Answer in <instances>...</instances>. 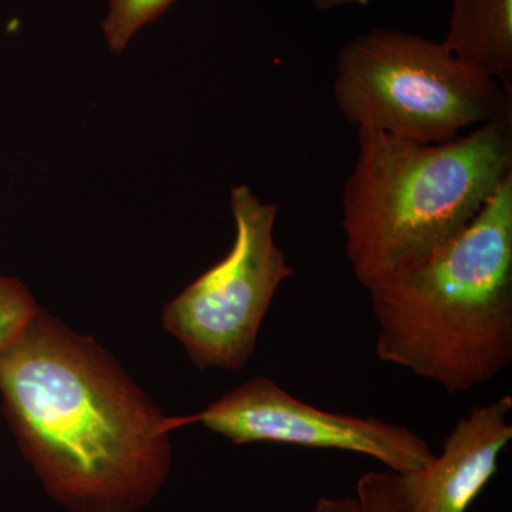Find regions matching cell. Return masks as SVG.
<instances>
[{
    "instance_id": "8992f818",
    "label": "cell",
    "mask_w": 512,
    "mask_h": 512,
    "mask_svg": "<svg viewBox=\"0 0 512 512\" xmlns=\"http://www.w3.org/2000/svg\"><path fill=\"white\" fill-rule=\"evenodd\" d=\"M190 424H201L237 446L269 443L359 454L399 476L436 456L429 441L409 427L319 409L268 377L248 380L201 412L171 417L174 430Z\"/></svg>"
},
{
    "instance_id": "8fae6325",
    "label": "cell",
    "mask_w": 512,
    "mask_h": 512,
    "mask_svg": "<svg viewBox=\"0 0 512 512\" xmlns=\"http://www.w3.org/2000/svg\"><path fill=\"white\" fill-rule=\"evenodd\" d=\"M39 309L28 286L18 279L0 275V346L18 335Z\"/></svg>"
},
{
    "instance_id": "5b68a950",
    "label": "cell",
    "mask_w": 512,
    "mask_h": 512,
    "mask_svg": "<svg viewBox=\"0 0 512 512\" xmlns=\"http://www.w3.org/2000/svg\"><path fill=\"white\" fill-rule=\"evenodd\" d=\"M235 239L217 265L165 303L161 322L200 370L247 366L276 292L293 275L275 241L278 205L247 184L231 190Z\"/></svg>"
},
{
    "instance_id": "6da1fadb",
    "label": "cell",
    "mask_w": 512,
    "mask_h": 512,
    "mask_svg": "<svg viewBox=\"0 0 512 512\" xmlns=\"http://www.w3.org/2000/svg\"><path fill=\"white\" fill-rule=\"evenodd\" d=\"M0 402L20 453L67 512H140L173 466L170 417L92 336L40 308L0 346Z\"/></svg>"
},
{
    "instance_id": "52a82bcc",
    "label": "cell",
    "mask_w": 512,
    "mask_h": 512,
    "mask_svg": "<svg viewBox=\"0 0 512 512\" xmlns=\"http://www.w3.org/2000/svg\"><path fill=\"white\" fill-rule=\"evenodd\" d=\"M512 396L504 394L461 417L440 456L399 476L407 512H467L498 471V460L512 440Z\"/></svg>"
},
{
    "instance_id": "3957f363",
    "label": "cell",
    "mask_w": 512,
    "mask_h": 512,
    "mask_svg": "<svg viewBox=\"0 0 512 512\" xmlns=\"http://www.w3.org/2000/svg\"><path fill=\"white\" fill-rule=\"evenodd\" d=\"M512 173V113L440 144L372 128L342 197L346 258L367 293L429 258L477 217Z\"/></svg>"
},
{
    "instance_id": "7a4b0ae2",
    "label": "cell",
    "mask_w": 512,
    "mask_h": 512,
    "mask_svg": "<svg viewBox=\"0 0 512 512\" xmlns=\"http://www.w3.org/2000/svg\"><path fill=\"white\" fill-rule=\"evenodd\" d=\"M369 296L382 362L451 394L501 375L512 363V173L457 237Z\"/></svg>"
},
{
    "instance_id": "30bf717a",
    "label": "cell",
    "mask_w": 512,
    "mask_h": 512,
    "mask_svg": "<svg viewBox=\"0 0 512 512\" xmlns=\"http://www.w3.org/2000/svg\"><path fill=\"white\" fill-rule=\"evenodd\" d=\"M356 512H407L399 477L392 471H367L356 481Z\"/></svg>"
},
{
    "instance_id": "9c48e42d",
    "label": "cell",
    "mask_w": 512,
    "mask_h": 512,
    "mask_svg": "<svg viewBox=\"0 0 512 512\" xmlns=\"http://www.w3.org/2000/svg\"><path fill=\"white\" fill-rule=\"evenodd\" d=\"M175 0H110L103 22L104 37L110 52L120 53L138 30L154 22Z\"/></svg>"
},
{
    "instance_id": "ba28073f",
    "label": "cell",
    "mask_w": 512,
    "mask_h": 512,
    "mask_svg": "<svg viewBox=\"0 0 512 512\" xmlns=\"http://www.w3.org/2000/svg\"><path fill=\"white\" fill-rule=\"evenodd\" d=\"M443 45L512 93V0H451Z\"/></svg>"
},
{
    "instance_id": "7c38bea8",
    "label": "cell",
    "mask_w": 512,
    "mask_h": 512,
    "mask_svg": "<svg viewBox=\"0 0 512 512\" xmlns=\"http://www.w3.org/2000/svg\"><path fill=\"white\" fill-rule=\"evenodd\" d=\"M308 512H356L353 495L343 497H320Z\"/></svg>"
},
{
    "instance_id": "277c9868",
    "label": "cell",
    "mask_w": 512,
    "mask_h": 512,
    "mask_svg": "<svg viewBox=\"0 0 512 512\" xmlns=\"http://www.w3.org/2000/svg\"><path fill=\"white\" fill-rule=\"evenodd\" d=\"M333 96L357 128L423 144L512 113L511 93L443 42L394 29L369 30L340 47Z\"/></svg>"
},
{
    "instance_id": "4fadbf2b",
    "label": "cell",
    "mask_w": 512,
    "mask_h": 512,
    "mask_svg": "<svg viewBox=\"0 0 512 512\" xmlns=\"http://www.w3.org/2000/svg\"><path fill=\"white\" fill-rule=\"evenodd\" d=\"M373 0H311L313 6L319 10H329L342 5H369Z\"/></svg>"
}]
</instances>
